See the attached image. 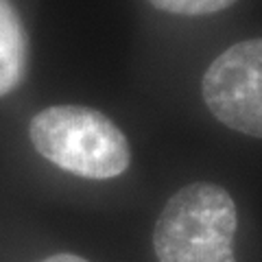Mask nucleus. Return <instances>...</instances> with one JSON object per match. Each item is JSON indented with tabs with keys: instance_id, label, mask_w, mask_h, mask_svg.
I'll list each match as a JSON object with an SVG mask.
<instances>
[{
	"instance_id": "nucleus-6",
	"label": "nucleus",
	"mask_w": 262,
	"mask_h": 262,
	"mask_svg": "<svg viewBox=\"0 0 262 262\" xmlns=\"http://www.w3.org/2000/svg\"><path fill=\"white\" fill-rule=\"evenodd\" d=\"M42 262H88L85 258H79V256H72V253H57V256H51Z\"/></svg>"
},
{
	"instance_id": "nucleus-4",
	"label": "nucleus",
	"mask_w": 262,
	"mask_h": 262,
	"mask_svg": "<svg viewBox=\"0 0 262 262\" xmlns=\"http://www.w3.org/2000/svg\"><path fill=\"white\" fill-rule=\"evenodd\" d=\"M27 72V33L9 0H0V96L13 92Z\"/></svg>"
},
{
	"instance_id": "nucleus-5",
	"label": "nucleus",
	"mask_w": 262,
	"mask_h": 262,
	"mask_svg": "<svg viewBox=\"0 0 262 262\" xmlns=\"http://www.w3.org/2000/svg\"><path fill=\"white\" fill-rule=\"evenodd\" d=\"M155 9L173 13V15H212L219 11H225L236 0H146Z\"/></svg>"
},
{
	"instance_id": "nucleus-1",
	"label": "nucleus",
	"mask_w": 262,
	"mask_h": 262,
	"mask_svg": "<svg viewBox=\"0 0 262 262\" xmlns=\"http://www.w3.org/2000/svg\"><path fill=\"white\" fill-rule=\"evenodd\" d=\"M236 203L225 188L196 182L166 201L153 229L160 262H236Z\"/></svg>"
},
{
	"instance_id": "nucleus-2",
	"label": "nucleus",
	"mask_w": 262,
	"mask_h": 262,
	"mask_svg": "<svg viewBox=\"0 0 262 262\" xmlns=\"http://www.w3.org/2000/svg\"><path fill=\"white\" fill-rule=\"evenodd\" d=\"M35 151L55 166L88 179H112L131 164L125 134L105 114L83 105H53L29 125Z\"/></svg>"
},
{
	"instance_id": "nucleus-3",
	"label": "nucleus",
	"mask_w": 262,
	"mask_h": 262,
	"mask_svg": "<svg viewBox=\"0 0 262 262\" xmlns=\"http://www.w3.org/2000/svg\"><path fill=\"white\" fill-rule=\"evenodd\" d=\"M201 94L219 122L262 140V37L221 53L203 75Z\"/></svg>"
}]
</instances>
